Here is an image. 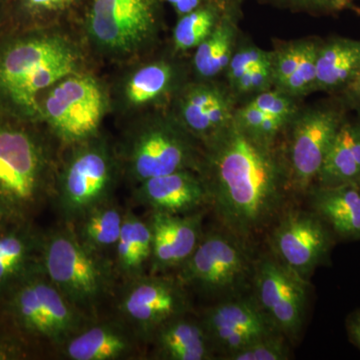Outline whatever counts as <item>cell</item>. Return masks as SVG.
<instances>
[{
    "label": "cell",
    "mask_w": 360,
    "mask_h": 360,
    "mask_svg": "<svg viewBox=\"0 0 360 360\" xmlns=\"http://www.w3.org/2000/svg\"><path fill=\"white\" fill-rule=\"evenodd\" d=\"M200 174L222 229L250 245L288 206L290 193L277 146L252 139L234 122L203 146Z\"/></svg>",
    "instance_id": "obj_1"
},
{
    "label": "cell",
    "mask_w": 360,
    "mask_h": 360,
    "mask_svg": "<svg viewBox=\"0 0 360 360\" xmlns=\"http://www.w3.org/2000/svg\"><path fill=\"white\" fill-rule=\"evenodd\" d=\"M78 25L0 30V111L39 122L44 91L71 73L96 68Z\"/></svg>",
    "instance_id": "obj_2"
},
{
    "label": "cell",
    "mask_w": 360,
    "mask_h": 360,
    "mask_svg": "<svg viewBox=\"0 0 360 360\" xmlns=\"http://www.w3.org/2000/svg\"><path fill=\"white\" fill-rule=\"evenodd\" d=\"M61 148L40 122L0 111V217L34 221L52 202Z\"/></svg>",
    "instance_id": "obj_3"
},
{
    "label": "cell",
    "mask_w": 360,
    "mask_h": 360,
    "mask_svg": "<svg viewBox=\"0 0 360 360\" xmlns=\"http://www.w3.org/2000/svg\"><path fill=\"white\" fill-rule=\"evenodd\" d=\"M122 122L115 146L122 179L132 187L179 170L200 172L202 144L168 108L148 111Z\"/></svg>",
    "instance_id": "obj_4"
},
{
    "label": "cell",
    "mask_w": 360,
    "mask_h": 360,
    "mask_svg": "<svg viewBox=\"0 0 360 360\" xmlns=\"http://www.w3.org/2000/svg\"><path fill=\"white\" fill-rule=\"evenodd\" d=\"M162 0H91L80 33L98 65L118 66L160 47Z\"/></svg>",
    "instance_id": "obj_5"
},
{
    "label": "cell",
    "mask_w": 360,
    "mask_h": 360,
    "mask_svg": "<svg viewBox=\"0 0 360 360\" xmlns=\"http://www.w3.org/2000/svg\"><path fill=\"white\" fill-rule=\"evenodd\" d=\"M122 179L115 141L101 131L61 148L51 205L61 222L73 224L94 206L115 198Z\"/></svg>",
    "instance_id": "obj_6"
},
{
    "label": "cell",
    "mask_w": 360,
    "mask_h": 360,
    "mask_svg": "<svg viewBox=\"0 0 360 360\" xmlns=\"http://www.w3.org/2000/svg\"><path fill=\"white\" fill-rule=\"evenodd\" d=\"M41 267L49 281L90 319L98 316L101 305L117 288L112 262L84 248L72 227L63 222L44 231Z\"/></svg>",
    "instance_id": "obj_7"
},
{
    "label": "cell",
    "mask_w": 360,
    "mask_h": 360,
    "mask_svg": "<svg viewBox=\"0 0 360 360\" xmlns=\"http://www.w3.org/2000/svg\"><path fill=\"white\" fill-rule=\"evenodd\" d=\"M0 312L25 341L58 349L91 319L49 281L42 267L15 284L0 300Z\"/></svg>",
    "instance_id": "obj_8"
},
{
    "label": "cell",
    "mask_w": 360,
    "mask_h": 360,
    "mask_svg": "<svg viewBox=\"0 0 360 360\" xmlns=\"http://www.w3.org/2000/svg\"><path fill=\"white\" fill-rule=\"evenodd\" d=\"M110 115L108 79L98 75L96 68L61 78L39 97V122L61 148L101 134Z\"/></svg>",
    "instance_id": "obj_9"
},
{
    "label": "cell",
    "mask_w": 360,
    "mask_h": 360,
    "mask_svg": "<svg viewBox=\"0 0 360 360\" xmlns=\"http://www.w3.org/2000/svg\"><path fill=\"white\" fill-rule=\"evenodd\" d=\"M108 79L111 115L120 122L148 111L167 108L179 89L191 78L189 60L172 47H160L116 66Z\"/></svg>",
    "instance_id": "obj_10"
},
{
    "label": "cell",
    "mask_w": 360,
    "mask_h": 360,
    "mask_svg": "<svg viewBox=\"0 0 360 360\" xmlns=\"http://www.w3.org/2000/svg\"><path fill=\"white\" fill-rule=\"evenodd\" d=\"M257 259L250 243L226 229L205 232L176 277L188 291L231 300L250 293Z\"/></svg>",
    "instance_id": "obj_11"
},
{
    "label": "cell",
    "mask_w": 360,
    "mask_h": 360,
    "mask_svg": "<svg viewBox=\"0 0 360 360\" xmlns=\"http://www.w3.org/2000/svg\"><path fill=\"white\" fill-rule=\"evenodd\" d=\"M342 103L324 101L302 106L286 125L278 143L290 195H307L324 158L345 122Z\"/></svg>",
    "instance_id": "obj_12"
},
{
    "label": "cell",
    "mask_w": 360,
    "mask_h": 360,
    "mask_svg": "<svg viewBox=\"0 0 360 360\" xmlns=\"http://www.w3.org/2000/svg\"><path fill=\"white\" fill-rule=\"evenodd\" d=\"M122 284L115 292L116 316L146 345L163 324L191 311L189 291L176 276L146 274Z\"/></svg>",
    "instance_id": "obj_13"
},
{
    "label": "cell",
    "mask_w": 360,
    "mask_h": 360,
    "mask_svg": "<svg viewBox=\"0 0 360 360\" xmlns=\"http://www.w3.org/2000/svg\"><path fill=\"white\" fill-rule=\"evenodd\" d=\"M309 281L288 269L271 252L257 259L250 293L274 328L295 341L302 333Z\"/></svg>",
    "instance_id": "obj_14"
},
{
    "label": "cell",
    "mask_w": 360,
    "mask_h": 360,
    "mask_svg": "<svg viewBox=\"0 0 360 360\" xmlns=\"http://www.w3.org/2000/svg\"><path fill=\"white\" fill-rule=\"evenodd\" d=\"M331 245L330 229L312 210L286 206L270 227V252L307 281Z\"/></svg>",
    "instance_id": "obj_15"
},
{
    "label": "cell",
    "mask_w": 360,
    "mask_h": 360,
    "mask_svg": "<svg viewBox=\"0 0 360 360\" xmlns=\"http://www.w3.org/2000/svg\"><path fill=\"white\" fill-rule=\"evenodd\" d=\"M200 319L219 359L226 360L255 341L279 333L251 293L215 302Z\"/></svg>",
    "instance_id": "obj_16"
},
{
    "label": "cell",
    "mask_w": 360,
    "mask_h": 360,
    "mask_svg": "<svg viewBox=\"0 0 360 360\" xmlns=\"http://www.w3.org/2000/svg\"><path fill=\"white\" fill-rule=\"evenodd\" d=\"M236 103L227 84L191 77L167 108L203 146L233 122Z\"/></svg>",
    "instance_id": "obj_17"
},
{
    "label": "cell",
    "mask_w": 360,
    "mask_h": 360,
    "mask_svg": "<svg viewBox=\"0 0 360 360\" xmlns=\"http://www.w3.org/2000/svg\"><path fill=\"white\" fill-rule=\"evenodd\" d=\"M146 341L118 316L91 319L56 349L68 360H122L143 356Z\"/></svg>",
    "instance_id": "obj_18"
},
{
    "label": "cell",
    "mask_w": 360,
    "mask_h": 360,
    "mask_svg": "<svg viewBox=\"0 0 360 360\" xmlns=\"http://www.w3.org/2000/svg\"><path fill=\"white\" fill-rule=\"evenodd\" d=\"M132 188L134 202L148 212L186 215L210 207V194L205 179L193 170L151 177Z\"/></svg>",
    "instance_id": "obj_19"
},
{
    "label": "cell",
    "mask_w": 360,
    "mask_h": 360,
    "mask_svg": "<svg viewBox=\"0 0 360 360\" xmlns=\"http://www.w3.org/2000/svg\"><path fill=\"white\" fill-rule=\"evenodd\" d=\"M203 212L176 215L149 212L153 255L148 274L179 269L198 248L202 231Z\"/></svg>",
    "instance_id": "obj_20"
},
{
    "label": "cell",
    "mask_w": 360,
    "mask_h": 360,
    "mask_svg": "<svg viewBox=\"0 0 360 360\" xmlns=\"http://www.w3.org/2000/svg\"><path fill=\"white\" fill-rule=\"evenodd\" d=\"M44 231L34 221L0 217V300L15 284L41 267Z\"/></svg>",
    "instance_id": "obj_21"
},
{
    "label": "cell",
    "mask_w": 360,
    "mask_h": 360,
    "mask_svg": "<svg viewBox=\"0 0 360 360\" xmlns=\"http://www.w3.org/2000/svg\"><path fill=\"white\" fill-rule=\"evenodd\" d=\"M150 359L160 360H212L217 359L200 319L189 314L160 326L149 338Z\"/></svg>",
    "instance_id": "obj_22"
},
{
    "label": "cell",
    "mask_w": 360,
    "mask_h": 360,
    "mask_svg": "<svg viewBox=\"0 0 360 360\" xmlns=\"http://www.w3.org/2000/svg\"><path fill=\"white\" fill-rule=\"evenodd\" d=\"M307 195L312 212L342 238H360V184L321 186L314 184Z\"/></svg>",
    "instance_id": "obj_23"
},
{
    "label": "cell",
    "mask_w": 360,
    "mask_h": 360,
    "mask_svg": "<svg viewBox=\"0 0 360 360\" xmlns=\"http://www.w3.org/2000/svg\"><path fill=\"white\" fill-rule=\"evenodd\" d=\"M239 13L240 2L231 4L212 34L194 49L189 59L191 77L213 80L225 73L238 44Z\"/></svg>",
    "instance_id": "obj_24"
},
{
    "label": "cell",
    "mask_w": 360,
    "mask_h": 360,
    "mask_svg": "<svg viewBox=\"0 0 360 360\" xmlns=\"http://www.w3.org/2000/svg\"><path fill=\"white\" fill-rule=\"evenodd\" d=\"M360 73V40L333 37L319 42L316 91L343 92Z\"/></svg>",
    "instance_id": "obj_25"
},
{
    "label": "cell",
    "mask_w": 360,
    "mask_h": 360,
    "mask_svg": "<svg viewBox=\"0 0 360 360\" xmlns=\"http://www.w3.org/2000/svg\"><path fill=\"white\" fill-rule=\"evenodd\" d=\"M153 255V236L148 219L125 210L122 232L112 257L118 281H130L148 274Z\"/></svg>",
    "instance_id": "obj_26"
},
{
    "label": "cell",
    "mask_w": 360,
    "mask_h": 360,
    "mask_svg": "<svg viewBox=\"0 0 360 360\" xmlns=\"http://www.w3.org/2000/svg\"><path fill=\"white\" fill-rule=\"evenodd\" d=\"M124 213V208L112 198L94 206L70 226L84 248L112 262Z\"/></svg>",
    "instance_id": "obj_27"
},
{
    "label": "cell",
    "mask_w": 360,
    "mask_h": 360,
    "mask_svg": "<svg viewBox=\"0 0 360 360\" xmlns=\"http://www.w3.org/2000/svg\"><path fill=\"white\" fill-rule=\"evenodd\" d=\"M360 184V123L345 120L324 158L316 186Z\"/></svg>",
    "instance_id": "obj_28"
},
{
    "label": "cell",
    "mask_w": 360,
    "mask_h": 360,
    "mask_svg": "<svg viewBox=\"0 0 360 360\" xmlns=\"http://www.w3.org/2000/svg\"><path fill=\"white\" fill-rule=\"evenodd\" d=\"M240 1L222 2L207 0L205 4L191 13L180 16L172 34V49L175 53L186 56L193 51L212 34L226 9L231 4Z\"/></svg>",
    "instance_id": "obj_29"
},
{
    "label": "cell",
    "mask_w": 360,
    "mask_h": 360,
    "mask_svg": "<svg viewBox=\"0 0 360 360\" xmlns=\"http://www.w3.org/2000/svg\"><path fill=\"white\" fill-rule=\"evenodd\" d=\"M80 0H11L6 27H44L71 22L70 14Z\"/></svg>",
    "instance_id": "obj_30"
},
{
    "label": "cell",
    "mask_w": 360,
    "mask_h": 360,
    "mask_svg": "<svg viewBox=\"0 0 360 360\" xmlns=\"http://www.w3.org/2000/svg\"><path fill=\"white\" fill-rule=\"evenodd\" d=\"M288 341L283 333H274L238 350L226 360H288L290 359Z\"/></svg>",
    "instance_id": "obj_31"
},
{
    "label": "cell",
    "mask_w": 360,
    "mask_h": 360,
    "mask_svg": "<svg viewBox=\"0 0 360 360\" xmlns=\"http://www.w3.org/2000/svg\"><path fill=\"white\" fill-rule=\"evenodd\" d=\"M269 60L270 51H264L257 45L248 44V42L238 44L225 70L227 86H231L241 75H245L248 71L253 70L262 63H269Z\"/></svg>",
    "instance_id": "obj_32"
},
{
    "label": "cell",
    "mask_w": 360,
    "mask_h": 360,
    "mask_svg": "<svg viewBox=\"0 0 360 360\" xmlns=\"http://www.w3.org/2000/svg\"><path fill=\"white\" fill-rule=\"evenodd\" d=\"M300 101V99L288 96L285 92L272 89L258 94L246 103L264 111L266 115L290 122L291 118L302 108Z\"/></svg>",
    "instance_id": "obj_33"
},
{
    "label": "cell",
    "mask_w": 360,
    "mask_h": 360,
    "mask_svg": "<svg viewBox=\"0 0 360 360\" xmlns=\"http://www.w3.org/2000/svg\"><path fill=\"white\" fill-rule=\"evenodd\" d=\"M229 89L236 101L238 98H250V101L258 94L274 89L270 60L241 75Z\"/></svg>",
    "instance_id": "obj_34"
},
{
    "label": "cell",
    "mask_w": 360,
    "mask_h": 360,
    "mask_svg": "<svg viewBox=\"0 0 360 360\" xmlns=\"http://www.w3.org/2000/svg\"><path fill=\"white\" fill-rule=\"evenodd\" d=\"M355 0H284V6L311 15H335L352 9Z\"/></svg>",
    "instance_id": "obj_35"
},
{
    "label": "cell",
    "mask_w": 360,
    "mask_h": 360,
    "mask_svg": "<svg viewBox=\"0 0 360 360\" xmlns=\"http://www.w3.org/2000/svg\"><path fill=\"white\" fill-rule=\"evenodd\" d=\"M27 349V343L11 326L0 328V360L25 359Z\"/></svg>",
    "instance_id": "obj_36"
},
{
    "label": "cell",
    "mask_w": 360,
    "mask_h": 360,
    "mask_svg": "<svg viewBox=\"0 0 360 360\" xmlns=\"http://www.w3.org/2000/svg\"><path fill=\"white\" fill-rule=\"evenodd\" d=\"M162 1L169 4L174 9L175 13L180 18V16L198 8L207 0H162Z\"/></svg>",
    "instance_id": "obj_37"
},
{
    "label": "cell",
    "mask_w": 360,
    "mask_h": 360,
    "mask_svg": "<svg viewBox=\"0 0 360 360\" xmlns=\"http://www.w3.org/2000/svg\"><path fill=\"white\" fill-rule=\"evenodd\" d=\"M343 101L347 105L360 110V73L354 82L342 92Z\"/></svg>",
    "instance_id": "obj_38"
},
{
    "label": "cell",
    "mask_w": 360,
    "mask_h": 360,
    "mask_svg": "<svg viewBox=\"0 0 360 360\" xmlns=\"http://www.w3.org/2000/svg\"><path fill=\"white\" fill-rule=\"evenodd\" d=\"M347 331L350 340L360 350V310L348 317Z\"/></svg>",
    "instance_id": "obj_39"
},
{
    "label": "cell",
    "mask_w": 360,
    "mask_h": 360,
    "mask_svg": "<svg viewBox=\"0 0 360 360\" xmlns=\"http://www.w3.org/2000/svg\"><path fill=\"white\" fill-rule=\"evenodd\" d=\"M11 0H0V30H4L8 20Z\"/></svg>",
    "instance_id": "obj_40"
},
{
    "label": "cell",
    "mask_w": 360,
    "mask_h": 360,
    "mask_svg": "<svg viewBox=\"0 0 360 360\" xmlns=\"http://www.w3.org/2000/svg\"><path fill=\"white\" fill-rule=\"evenodd\" d=\"M258 1L265 2V4H283L284 6V0H258Z\"/></svg>",
    "instance_id": "obj_41"
},
{
    "label": "cell",
    "mask_w": 360,
    "mask_h": 360,
    "mask_svg": "<svg viewBox=\"0 0 360 360\" xmlns=\"http://www.w3.org/2000/svg\"><path fill=\"white\" fill-rule=\"evenodd\" d=\"M219 1H222V2H234V1H240V0H219Z\"/></svg>",
    "instance_id": "obj_42"
},
{
    "label": "cell",
    "mask_w": 360,
    "mask_h": 360,
    "mask_svg": "<svg viewBox=\"0 0 360 360\" xmlns=\"http://www.w3.org/2000/svg\"><path fill=\"white\" fill-rule=\"evenodd\" d=\"M360 123V122H359Z\"/></svg>",
    "instance_id": "obj_43"
}]
</instances>
